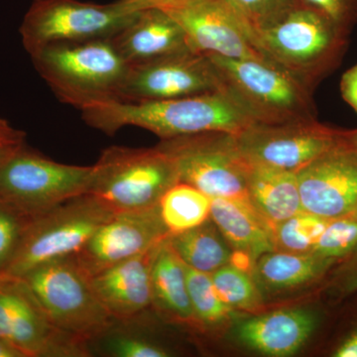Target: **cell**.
<instances>
[{
    "instance_id": "cell-30",
    "label": "cell",
    "mask_w": 357,
    "mask_h": 357,
    "mask_svg": "<svg viewBox=\"0 0 357 357\" xmlns=\"http://www.w3.org/2000/svg\"><path fill=\"white\" fill-rule=\"evenodd\" d=\"M248 26L249 36L280 21L299 0H227Z\"/></svg>"
},
{
    "instance_id": "cell-17",
    "label": "cell",
    "mask_w": 357,
    "mask_h": 357,
    "mask_svg": "<svg viewBox=\"0 0 357 357\" xmlns=\"http://www.w3.org/2000/svg\"><path fill=\"white\" fill-rule=\"evenodd\" d=\"M158 246L89 277L96 297L117 323H132L152 307L151 268Z\"/></svg>"
},
{
    "instance_id": "cell-19",
    "label": "cell",
    "mask_w": 357,
    "mask_h": 357,
    "mask_svg": "<svg viewBox=\"0 0 357 357\" xmlns=\"http://www.w3.org/2000/svg\"><path fill=\"white\" fill-rule=\"evenodd\" d=\"M316 317L306 310H279L245 319L237 337L249 349L267 356L295 354L316 328Z\"/></svg>"
},
{
    "instance_id": "cell-2",
    "label": "cell",
    "mask_w": 357,
    "mask_h": 357,
    "mask_svg": "<svg viewBox=\"0 0 357 357\" xmlns=\"http://www.w3.org/2000/svg\"><path fill=\"white\" fill-rule=\"evenodd\" d=\"M349 35L323 13L300 3L278 22L253 33L251 41L265 60L314 91L342 63Z\"/></svg>"
},
{
    "instance_id": "cell-32",
    "label": "cell",
    "mask_w": 357,
    "mask_h": 357,
    "mask_svg": "<svg viewBox=\"0 0 357 357\" xmlns=\"http://www.w3.org/2000/svg\"><path fill=\"white\" fill-rule=\"evenodd\" d=\"M31 218L0 203V274L3 273L10 262L26 225Z\"/></svg>"
},
{
    "instance_id": "cell-25",
    "label": "cell",
    "mask_w": 357,
    "mask_h": 357,
    "mask_svg": "<svg viewBox=\"0 0 357 357\" xmlns=\"http://www.w3.org/2000/svg\"><path fill=\"white\" fill-rule=\"evenodd\" d=\"M211 199L196 188L178 182L159 201L160 215L170 236L199 227L211 218Z\"/></svg>"
},
{
    "instance_id": "cell-27",
    "label": "cell",
    "mask_w": 357,
    "mask_h": 357,
    "mask_svg": "<svg viewBox=\"0 0 357 357\" xmlns=\"http://www.w3.org/2000/svg\"><path fill=\"white\" fill-rule=\"evenodd\" d=\"M328 222L326 218L303 211L277 223L273 227L276 250L312 253Z\"/></svg>"
},
{
    "instance_id": "cell-11",
    "label": "cell",
    "mask_w": 357,
    "mask_h": 357,
    "mask_svg": "<svg viewBox=\"0 0 357 357\" xmlns=\"http://www.w3.org/2000/svg\"><path fill=\"white\" fill-rule=\"evenodd\" d=\"M0 337L25 357H89L88 342L51 323L20 277L0 275Z\"/></svg>"
},
{
    "instance_id": "cell-21",
    "label": "cell",
    "mask_w": 357,
    "mask_h": 357,
    "mask_svg": "<svg viewBox=\"0 0 357 357\" xmlns=\"http://www.w3.org/2000/svg\"><path fill=\"white\" fill-rule=\"evenodd\" d=\"M152 307L174 323L194 326L185 265L169 237L160 244L151 268Z\"/></svg>"
},
{
    "instance_id": "cell-26",
    "label": "cell",
    "mask_w": 357,
    "mask_h": 357,
    "mask_svg": "<svg viewBox=\"0 0 357 357\" xmlns=\"http://www.w3.org/2000/svg\"><path fill=\"white\" fill-rule=\"evenodd\" d=\"M185 273L194 312V326L222 325L232 316L234 310L220 299L211 274L192 269L187 265Z\"/></svg>"
},
{
    "instance_id": "cell-7",
    "label": "cell",
    "mask_w": 357,
    "mask_h": 357,
    "mask_svg": "<svg viewBox=\"0 0 357 357\" xmlns=\"http://www.w3.org/2000/svg\"><path fill=\"white\" fill-rule=\"evenodd\" d=\"M157 147L172 159L181 183L192 185L211 199L250 202L251 164L237 148L234 134H190L162 139Z\"/></svg>"
},
{
    "instance_id": "cell-41",
    "label": "cell",
    "mask_w": 357,
    "mask_h": 357,
    "mask_svg": "<svg viewBox=\"0 0 357 357\" xmlns=\"http://www.w3.org/2000/svg\"><path fill=\"white\" fill-rule=\"evenodd\" d=\"M354 215H356V217L357 218V204H356V210H354Z\"/></svg>"
},
{
    "instance_id": "cell-14",
    "label": "cell",
    "mask_w": 357,
    "mask_h": 357,
    "mask_svg": "<svg viewBox=\"0 0 357 357\" xmlns=\"http://www.w3.org/2000/svg\"><path fill=\"white\" fill-rule=\"evenodd\" d=\"M170 237L158 206L114 213L73 256L88 277L142 255Z\"/></svg>"
},
{
    "instance_id": "cell-8",
    "label": "cell",
    "mask_w": 357,
    "mask_h": 357,
    "mask_svg": "<svg viewBox=\"0 0 357 357\" xmlns=\"http://www.w3.org/2000/svg\"><path fill=\"white\" fill-rule=\"evenodd\" d=\"M93 166L59 163L23 145L0 166V203L27 218L86 194Z\"/></svg>"
},
{
    "instance_id": "cell-24",
    "label": "cell",
    "mask_w": 357,
    "mask_h": 357,
    "mask_svg": "<svg viewBox=\"0 0 357 357\" xmlns=\"http://www.w3.org/2000/svg\"><path fill=\"white\" fill-rule=\"evenodd\" d=\"M171 245L187 266L211 274L229 264L231 251L215 222L208 218L199 227L169 237Z\"/></svg>"
},
{
    "instance_id": "cell-10",
    "label": "cell",
    "mask_w": 357,
    "mask_h": 357,
    "mask_svg": "<svg viewBox=\"0 0 357 357\" xmlns=\"http://www.w3.org/2000/svg\"><path fill=\"white\" fill-rule=\"evenodd\" d=\"M21 278L62 332L89 344L115 323L72 257L35 268Z\"/></svg>"
},
{
    "instance_id": "cell-6",
    "label": "cell",
    "mask_w": 357,
    "mask_h": 357,
    "mask_svg": "<svg viewBox=\"0 0 357 357\" xmlns=\"http://www.w3.org/2000/svg\"><path fill=\"white\" fill-rule=\"evenodd\" d=\"M114 213L84 194L32 218L0 275L21 278L35 268L73 257Z\"/></svg>"
},
{
    "instance_id": "cell-5",
    "label": "cell",
    "mask_w": 357,
    "mask_h": 357,
    "mask_svg": "<svg viewBox=\"0 0 357 357\" xmlns=\"http://www.w3.org/2000/svg\"><path fill=\"white\" fill-rule=\"evenodd\" d=\"M223 86L261 123L314 121L312 91L266 60L208 54Z\"/></svg>"
},
{
    "instance_id": "cell-13",
    "label": "cell",
    "mask_w": 357,
    "mask_h": 357,
    "mask_svg": "<svg viewBox=\"0 0 357 357\" xmlns=\"http://www.w3.org/2000/svg\"><path fill=\"white\" fill-rule=\"evenodd\" d=\"M223 89L208 54L184 51L129 67L119 100L161 102Z\"/></svg>"
},
{
    "instance_id": "cell-29",
    "label": "cell",
    "mask_w": 357,
    "mask_h": 357,
    "mask_svg": "<svg viewBox=\"0 0 357 357\" xmlns=\"http://www.w3.org/2000/svg\"><path fill=\"white\" fill-rule=\"evenodd\" d=\"M220 299L234 310H255L261 302L257 286L248 272L227 264L211 274Z\"/></svg>"
},
{
    "instance_id": "cell-36",
    "label": "cell",
    "mask_w": 357,
    "mask_h": 357,
    "mask_svg": "<svg viewBox=\"0 0 357 357\" xmlns=\"http://www.w3.org/2000/svg\"><path fill=\"white\" fill-rule=\"evenodd\" d=\"M349 255L351 256V259L345 271L342 285H344V290L352 292L357 290V248Z\"/></svg>"
},
{
    "instance_id": "cell-20",
    "label": "cell",
    "mask_w": 357,
    "mask_h": 357,
    "mask_svg": "<svg viewBox=\"0 0 357 357\" xmlns=\"http://www.w3.org/2000/svg\"><path fill=\"white\" fill-rule=\"evenodd\" d=\"M211 218L236 251L257 259L276 250L273 227L250 202L211 199Z\"/></svg>"
},
{
    "instance_id": "cell-31",
    "label": "cell",
    "mask_w": 357,
    "mask_h": 357,
    "mask_svg": "<svg viewBox=\"0 0 357 357\" xmlns=\"http://www.w3.org/2000/svg\"><path fill=\"white\" fill-rule=\"evenodd\" d=\"M357 248V218L352 215L331 220L312 249V255L337 260Z\"/></svg>"
},
{
    "instance_id": "cell-12",
    "label": "cell",
    "mask_w": 357,
    "mask_h": 357,
    "mask_svg": "<svg viewBox=\"0 0 357 357\" xmlns=\"http://www.w3.org/2000/svg\"><path fill=\"white\" fill-rule=\"evenodd\" d=\"M347 131L314 121L251 124L234 134L237 148L252 165L297 173L347 140Z\"/></svg>"
},
{
    "instance_id": "cell-33",
    "label": "cell",
    "mask_w": 357,
    "mask_h": 357,
    "mask_svg": "<svg viewBox=\"0 0 357 357\" xmlns=\"http://www.w3.org/2000/svg\"><path fill=\"white\" fill-rule=\"evenodd\" d=\"M300 3L323 13L345 31L357 25V0H299Z\"/></svg>"
},
{
    "instance_id": "cell-34",
    "label": "cell",
    "mask_w": 357,
    "mask_h": 357,
    "mask_svg": "<svg viewBox=\"0 0 357 357\" xmlns=\"http://www.w3.org/2000/svg\"><path fill=\"white\" fill-rule=\"evenodd\" d=\"M26 143L24 131L14 128L0 116V166Z\"/></svg>"
},
{
    "instance_id": "cell-4",
    "label": "cell",
    "mask_w": 357,
    "mask_h": 357,
    "mask_svg": "<svg viewBox=\"0 0 357 357\" xmlns=\"http://www.w3.org/2000/svg\"><path fill=\"white\" fill-rule=\"evenodd\" d=\"M178 182L172 159L158 147L110 146L93 165L86 194L114 213L146 210Z\"/></svg>"
},
{
    "instance_id": "cell-23",
    "label": "cell",
    "mask_w": 357,
    "mask_h": 357,
    "mask_svg": "<svg viewBox=\"0 0 357 357\" xmlns=\"http://www.w3.org/2000/svg\"><path fill=\"white\" fill-rule=\"evenodd\" d=\"M335 260L312 253L274 250L255 260L253 271L268 290H285L309 283L321 276Z\"/></svg>"
},
{
    "instance_id": "cell-18",
    "label": "cell",
    "mask_w": 357,
    "mask_h": 357,
    "mask_svg": "<svg viewBox=\"0 0 357 357\" xmlns=\"http://www.w3.org/2000/svg\"><path fill=\"white\" fill-rule=\"evenodd\" d=\"M110 40L129 66L194 51L184 29L159 7L141 10L128 27Z\"/></svg>"
},
{
    "instance_id": "cell-22",
    "label": "cell",
    "mask_w": 357,
    "mask_h": 357,
    "mask_svg": "<svg viewBox=\"0 0 357 357\" xmlns=\"http://www.w3.org/2000/svg\"><path fill=\"white\" fill-rule=\"evenodd\" d=\"M248 196L253 206L273 227L303 211L297 174L290 171L251 164Z\"/></svg>"
},
{
    "instance_id": "cell-38",
    "label": "cell",
    "mask_w": 357,
    "mask_h": 357,
    "mask_svg": "<svg viewBox=\"0 0 357 357\" xmlns=\"http://www.w3.org/2000/svg\"><path fill=\"white\" fill-rule=\"evenodd\" d=\"M335 357H357V331L347 338L333 354Z\"/></svg>"
},
{
    "instance_id": "cell-1",
    "label": "cell",
    "mask_w": 357,
    "mask_h": 357,
    "mask_svg": "<svg viewBox=\"0 0 357 357\" xmlns=\"http://www.w3.org/2000/svg\"><path fill=\"white\" fill-rule=\"evenodd\" d=\"M81 112L89 126L107 135H114L126 126H136L151 131L161 140L211 131L236 134L257 123L225 86L203 95L161 102L105 100Z\"/></svg>"
},
{
    "instance_id": "cell-3",
    "label": "cell",
    "mask_w": 357,
    "mask_h": 357,
    "mask_svg": "<svg viewBox=\"0 0 357 357\" xmlns=\"http://www.w3.org/2000/svg\"><path fill=\"white\" fill-rule=\"evenodd\" d=\"M30 57L59 100L79 110L119 100L130 67L110 39L48 45Z\"/></svg>"
},
{
    "instance_id": "cell-39",
    "label": "cell",
    "mask_w": 357,
    "mask_h": 357,
    "mask_svg": "<svg viewBox=\"0 0 357 357\" xmlns=\"http://www.w3.org/2000/svg\"><path fill=\"white\" fill-rule=\"evenodd\" d=\"M0 357H25L22 352L0 337Z\"/></svg>"
},
{
    "instance_id": "cell-28",
    "label": "cell",
    "mask_w": 357,
    "mask_h": 357,
    "mask_svg": "<svg viewBox=\"0 0 357 357\" xmlns=\"http://www.w3.org/2000/svg\"><path fill=\"white\" fill-rule=\"evenodd\" d=\"M96 352L110 357H168L170 352L134 330H126L123 324L115 321L109 330L89 342Z\"/></svg>"
},
{
    "instance_id": "cell-40",
    "label": "cell",
    "mask_w": 357,
    "mask_h": 357,
    "mask_svg": "<svg viewBox=\"0 0 357 357\" xmlns=\"http://www.w3.org/2000/svg\"><path fill=\"white\" fill-rule=\"evenodd\" d=\"M347 142L357 150V130L347 131Z\"/></svg>"
},
{
    "instance_id": "cell-35",
    "label": "cell",
    "mask_w": 357,
    "mask_h": 357,
    "mask_svg": "<svg viewBox=\"0 0 357 357\" xmlns=\"http://www.w3.org/2000/svg\"><path fill=\"white\" fill-rule=\"evenodd\" d=\"M340 93L345 102L357 112V64L342 75Z\"/></svg>"
},
{
    "instance_id": "cell-37",
    "label": "cell",
    "mask_w": 357,
    "mask_h": 357,
    "mask_svg": "<svg viewBox=\"0 0 357 357\" xmlns=\"http://www.w3.org/2000/svg\"><path fill=\"white\" fill-rule=\"evenodd\" d=\"M132 11H141L152 7H164L178 0H122Z\"/></svg>"
},
{
    "instance_id": "cell-16",
    "label": "cell",
    "mask_w": 357,
    "mask_h": 357,
    "mask_svg": "<svg viewBox=\"0 0 357 357\" xmlns=\"http://www.w3.org/2000/svg\"><path fill=\"white\" fill-rule=\"evenodd\" d=\"M303 211L326 220L352 215L357 204V150L347 142L297 173Z\"/></svg>"
},
{
    "instance_id": "cell-9",
    "label": "cell",
    "mask_w": 357,
    "mask_h": 357,
    "mask_svg": "<svg viewBox=\"0 0 357 357\" xmlns=\"http://www.w3.org/2000/svg\"><path fill=\"white\" fill-rule=\"evenodd\" d=\"M140 11L122 0L107 4L79 0H34L20 25L23 47L29 55L52 44L112 39Z\"/></svg>"
},
{
    "instance_id": "cell-15",
    "label": "cell",
    "mask_w": 357,
    "mask_h": 357,
    "mask_svg": "<svg viewBox=\"0 0 357 357\" xmlns=\"http://www.w3.org/2000/svg\"><path fill=\"white\" fill-rule=\"evenodd\" d=\"M159 8L184 29L194 51L265 60L251 41L248 26L227 0H178Z\"/></svg>"
}]
</instances>
